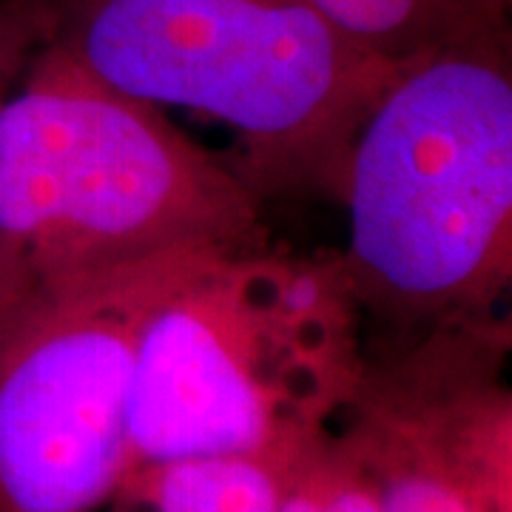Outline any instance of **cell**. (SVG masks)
Instances as JSON below:
<instances>
[{"instance_id": "obj_1", "label": "cell", "mask_w": 512, "mask_h": 512, "mask_svg": "<svg viewBox=\"0 0 512 512\" xmlns=\"http://www.w3.org/2000/svg\"><path fill=\"white\" fill-rule=\"evenodd\" d=\"M262 200L52 35L0 100V319L157 259L262 242Z\"/></svg>"}, {"instance_id": "obj_2", "label": "cell", "mask_w": 512, "mask_h": 512, "mask_svg": "<svg viewBox=\"0 0 512 512\" xmlns=\"http://www.w3.org/2000/svg\"><path fill=\"white\" fill-rule=\"evenodd\" d=\"M367 362L339 256L268 239L171 259L134 328L131 467L248 456L288 464L342 416Z\"/></svg>"}, {"instance_id": "obj_3", "label": "cell", "mask_w": 512, "mask_h": 512, "mask_svg": "<svg viewBox=\"0 0 512 512\" xmlns=\"http://www.w3.org/2000/svg\"><path fill=\"white\" fill-rule=\"evenodd\" d=\"M342 268L399 333L498 313L512 276L510 35L404 63L353 137Z\"/></svg>"}, {"instance_id": "obj_4", "label": "cell", "mask_w": 512, "mask_h": 512, "mask_svg": "<svg viewBox=\"0 0 512 512\" xmlns=\"http://www.w3.org/2000/svg\"><path fill=\"white\" fill-rule=\"evenodd\" d=\"M55 37L111 89L234 128L242 180L339 194L353 137L396 77L313 0H49Z\"/></svg>"}, {"instance_id": "obj_5", "label": "cell", "mask_w": 512, "mask_h": 512, "mask_svg": "<svg viewBox=\"0 0 512 512\" xmlns=\"http://www.w3.org/2000/svg\"><path fill=\"white\" fill-rule=\"evenodd\" d=\"M171 259L0 319V512L109 510L131 470L134 328Z\"/></svg>"}, {"instance_id": "obj_6", "label": "cell", "mask_w": 512, "mask_h": 512, "mask_svg": "<svg viewBox=\"0 0 512 512\" xmlns=\"http://www.w3.org/2000/svg\"><path fill=\"white\" fill-rule=\"evenodd\" d=\"M507 316L399 333L367 348L339 416L382 512H512Z\"/></svg>"}, {"instance_id": "obj_7", "label": "cell", "mask_w": 512, "mask_h": 512, "mask_svg": "<svg viewBox=\"0 0 512 512\" xmlns=\"http://www.w3.org/2000/svg\"><path fill=\"white\" fill-rule=\"evenodd\" d=\"M362 49L404 66L436 49L510 35L512 0H313Z\"/></svg>"}, {"instance_id": "obj_8", "label": "cell", "mask_w": 512, "mask_h": 512, "mask_svg": "<svg viewBox=\"0 0 512 512\" xmlns=\"http://www.w3.org/2000/svg\"><path fill=\"white\" fill-rule=\"evenodd\" d=\"M288 464L248 456L140 464L106 512H276Z\"/></svg>"}, {"instance_id": "obj_9", "label": "cell", "mask_w": 512, "mask_h": 512, "mask_svg": "<svg viewBox=\"0 0 512 512\" xmlns=\"http://www.w3.org/2000/svg\"><path fill=\"white\" fill-rule=\"evenodd\" d=\"M276 512H382L365 458L339 421L291 458Z\"/></svg>"}, {"instance_id": "obj_10", "label": "cell", "mask_w": 512, "mask_h": 512, "mask_svg": "<svg viewBox=\"0 0 512 512\" xmlns=\"http://www.w3.org/2000/svg\"><path fill=\"white\" fill-rule=\"evenodd\" d=\"M55 35L49 0H0V100Z\"/></svg>"}]
</instances>
